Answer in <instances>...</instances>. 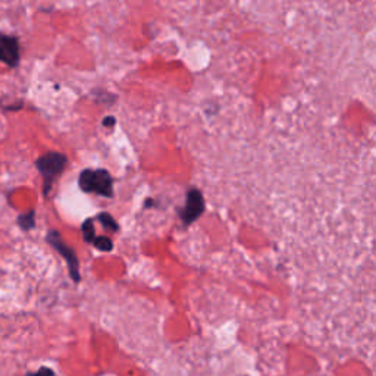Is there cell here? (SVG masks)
I'll list each match as a JSON object with an SVG mask.
<instances>
[{"label": "cell", "mask_w": 376, "mask_h": 376, "mask_svg": "<svg viewBox=\"0 0 376 376\" xmlns=\"http://www.w3.org/2000/svg\"><path fill=\"white\" fill-rule=\"evenodd\" d=\"M68 158L59 152H47L36 162V168L43 177V193L47 197L54 187L55 180L63 172Z\"/></svg>", "instance_id": "cell-1"}, {"label": "cell", "mask_w": 376, "mask_h": 376, "mask_svg": "<svg viewBox=\"0 0 376 376\" xmlns=\"http://www.w3.org/2000/svg\"><path fill=\"white\" fill-rule=\"evenodd\" d=\"M80 188L84 193H94L97 195H113V178L106 169H84L78 178Z\"/></svg>", "instance_id": "cell-2"}, {"label": "cell", "mask_w": 376, "mask_h": 376, "mask_svg": "<svg viewBox=\"0 0 376 376\" xmlns=\"http://www.w3.org/2000/svg\"><path fill=\"white\" fill-rule=\"evenodd\" d=\"M47 241L66 260L71 278L75 283H80V280H81V275H80V262H78V258H77V255H75L73 250L62 240L61 234L58 231H55V230L47 233Z\"/></svg>", "instance_id": "cell-3"}, {"label": "cell", "mask_w": 376, "mask_h": 376, "mask_svg": "<svg viewBox=\"0 0 376 376\" xmlns=\"http://www.w3.org/2000/svg\"><path fill=\"white\" fill-rule=\"evenodd\" d=\"M205 212L203 194L197 188H190L186 194V205L180 212V218L186 227L195 222Z\"/></svg>", "instance_id": "cell-4"}, {"label": "cell", "mask_w": 376, "mask_h": 376, "mask_svg": "<svg viewBox=\"0 0 376 376\" xmlns=\"http://www.w3.org/2000/svg\"><path fill=\"white\" fill-rule=\"evenodd\" d=\"M21 58L19 41L16 37L0 33V62L11 68H16Z\"/></svg>", "instance_id": "cell-5"}, {"label": "cell", "mask_w": 376, "mask_h": 376, "mask_svg": "<svg viewBox=\"0 0 376 376\" xmlns=\"http://www.w3.org/2000/svg\"><path fill=\"white\" fill-rule=\"evenodd\" d=\"M18 227L24 231H30L36 227V212L30 210L18 216Z\"/></svg>", "instance_id": "cell-6"}, {"label": "cell", "mask_w": 376, "mask_h": 376, "mask_svg": "<svg viewBox=\"0 0 376 376\" xmlns=\"http://www.w3.org/2000/svg\"><path fill=\"white\" fill-rule=\"evenodd\" d=\"M97 219L100 220V223L103 225V228H106L109 233H118V230H119L118 222L113 219L112 215L102 212V213L97 215Z\"/></svg>", "instance_id": "cell-7"}, {"label": "cell", "mask_w": 376, "mask_h": 376, "mask_svg": "<svg viewBox=\"0 0 376 376\" xmlns=\"http://www.w3.org/2000/svg\"><path fill=\"white\" fill-rule=\"evenodd\" d=\"M93 244H94L96 248L100 250V252H112V250H113L112 240L109 237H105V235L103 237H96Z\"/></svg>", "instance_id": "cell-8"}, {"label": "cell", "mask_w": 376, "mask_h": 376, "mask_svg": "<svg viewBox=\"0 0 376 376\" xmlns=\"http://www.w3.org/2000/svg\"><path fill=\"white\" fill-rule=\"evenodd\" d=\"M83 235H84V240L90 244H93L94 238H96V234H94V223H93V219H87L84 223H83Z\"/></svg>", "instance_id": "cell-9"}, {"label": "cell", "mask_w": 376, "mask_h": 376, "mask_svg": "<svg viewBox=\"0 0 376 376\" xmlns=\"http://www.w3.org/2000/svg\"><path fill=\"white\" fill-rule=\"evenodd\" d=\"M27 376H58V375H56V372L54 369H50V367H40L36 372L27 373Z\"/></svg>", "instance_id": "cell-10"}, {"label": "cell", "mask_w": 376, "mask_h": 376, "mask_svg": "<svg viewBox=\"0 0 376 376\" xmlns=\"http://www.w3.org/2000/svg\"><path fill=\"white\" fill-rule=\"evenodd\" d=\"M115 123H116V119L113 116H106L103 119V125H105V127H108V128H113Z\"/></svg>", "instance_id": "cell-11"}]
</instances>
